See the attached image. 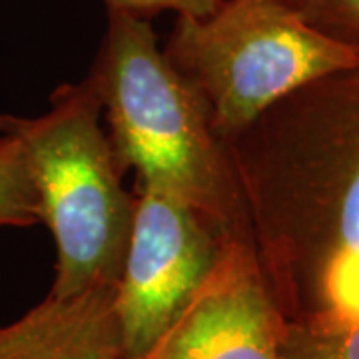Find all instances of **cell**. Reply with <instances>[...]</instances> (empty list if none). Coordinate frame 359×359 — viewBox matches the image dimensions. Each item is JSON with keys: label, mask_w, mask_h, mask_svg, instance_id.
I'll list each match as a JSON object with an SVG mask.
<instances>
[{"label": "cell", "mask_w": 359, "mask_h": 359, "mask_svg": "<svg viewBox=\"0 0 359 359\" xmlns=\"http://www.w3.org/2000/svg\"><path fill=\"white\" fill-rule=\"evenodd\" d=\"M226 150L283 320L359 311V66L283 96Z\"/></svg>", "instance_id": "6da1fadb"}, {"label": "cell", "mask_w": 359, "mask_h": 359, "mask_svg": "<svg viewBox=\"0 0 359 359\" xmlns=\"http://www.w3.org/2000/svg\"><path fill=\"white\" fill-rule=\"evenodd\" d=\"M114 287L72 297L48 295L13 323L0 325V359H122Z\"/></svg>", "instance_id": "52a82bcc"}, {"label": "cell", "mask_w": 359, "mask_h": 359, "mask_svg": "<svg viewBox=\"0 0 359 359\" xmlns=\"http://www.w3.org/2000/svg\"><path fill=\"white\" fill-rule=\"evenodd\" d=\"M164 54L204 98L224 144L299 86L359 66L358 48L283 0H222L212 14H180Z\"/></svg>", "instance_id": "277c9868"}, {"label": "cell", "mask_w": 359, "mask_h": 359, "mask_svg": "<svg viewBox=\"0 0 359 359\" xmlns=\"http://www.w3.org/2000/svg\"><path fill=\"white\" fill-rule=\"evenodd\" d=\"M283 2H287V4H290V6H294V8H297V6H299V2H302V0H283Z\"/></svg>", "instance_id": "7c38bea8"}, {"label": "cell", "mask_w": 359, "mask_h": 359, "mask_svg": "<svg viewBox=\"0 0 359 359\" xmlns=\"http://www.w3.org/2000/svg\"><path fill=\"white\" fill-rule=\"evenodd\" d=\"M36 118L0 116V134L18 142L32 180L40 222L56 244L52 297L112 287L126 256L134 196L122 188L102 104L86 76L52 94Z\"/></svg>", "instance_id": "3957f363"}, {"label": "cell", "mask_w": 359, "mask_h": 359, "mask_svg": "<svg viewBox=\"0 0 359 359\" xmlns=\"http://www.w3.org/2000/svg\"><path fill=\"white\" fill-rule=\"evenodd\" d=\"M108 11H122V13L152 18L158 13L184 14V16H205L212 14L222 0H104Z\"/></svg>", "instance_id": "8fae6325"}, {"label": "cell", "mask_w": 359, "mask_h": 359, "mask_svg": "<svg viewBox=\"0 0 359 359\" xmlns=\"http://www.w3.org/2000/svg\"><path fill=\"white\" fill-rule=\"evenodd\" d=\"M226 238L184 200L138 182L114 287L122 359L138 358L154 344L214 268Z\"/></svg>", "instance_id": "5b68a950"}, {"label": "cell", "mask_w": 359, "mask_h": 359, "mask_svg": "<svg viewBox=\"0 0 359 359\" xmlns=\"http://www.w3.org/2000/svg\"><path fill=\"white\" fill-rule=\"evenodd\" d=\"M282 359H359V311L285 321Z\"/></svg>", "instance_id": "ba28073f"}, {"label": "cell", "mask_w": 359, "mask_h": 359, "mask_svg": "<svg viewBox=\"0 0 359 359\" xmlns=\"http://www.w3.org/2000/svg\"><path fill=\"white\" fill-rule=\"evenodd\" d=\"M358 52H359V48H358Z\"/></svg>", "instance_id": "4fadbf2b"}, {"label": "cell", "mask_w": 359, "mask_h": 359, "mask_svg": "<svg viewBox=\"0 0 359 359\" xmlns=\"http://www.w3.org/2000/svg\"><path fill=\"white\" fill-rule=\"evenodd\" d=\"M283 330L252 231H240L224 240L202 285L134 359H282Z\"/></svg>", "instance_id": "8992f818"}, {"label": "cell", "mask_w": 359, "mask_h": 359, "mask_svg": "<svg viewBox=\"0 0 359 359\" xmlns=\"http://www.w3.org/2000/svg\"><path fill=\"white\" fill-rule=\"evenodd\" d=\"M40 222L39 202L18 142L0 134V228Z\"/></svg>", "instance_id": "9c48e42d"}, {"label": "cell", "mask_w": 359, "mask_h": 359, "mask_svg": "<svg viewBox=\"0 0 359 359\" xmlns=\"http://www.w3.org/2000/svg\"><path fill=\"white\" fill-rule=\"evenodd\" d=\"M297 13L321 34L359 48V0H302Z\"/></svg>", "instance_id": "30bf717a"}, {"label": "cell", "mask_w": 359, "mask_h": 359, "mask_svg": "<svg viewBox=\"0 0 359 359\" xmlns=\"http://www.w3.org/2000/svg\"><path fill=\"white\" fill-rule=\"evenodd\" d=\"M90 82L108 122V140L124 174L196 208L226 236L250 230L226 144L204 98L158 46L150 18L108 11Z\"/></svg>", "instance_id": "7a4b0ae2"}]
</instances>
